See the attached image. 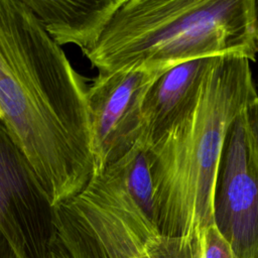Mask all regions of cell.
Here are the masks:
<instances>
[{"instance_id": "obj_1", "label": "cell", "mask_w": 258, "mask_h": 258, "mask_svg": "<svg viewBox=\"0 0 258 258\" xmlns=\"http://www.w3.org/2000/svg\"><path fill=\"white\" fill-rule=\"evenodd\" d=\"M88 88L25 0H0V123L52 207L95 174Z\"/></svg>"}, {"instance_id": "obj_2", "label": "cell", "mask_w": 258, "mask_h": 258, "mask_svg": "<svg viewBox=\"0 0 258 258\" xmlns=\"http://www.w3.org/2000/svg\"><path fill=\"white\" fill-rule=\"evenodd\" d=\"M250 61L217 56L191 109L146 146L161 235L190 238L214 225V185L225 135L258 97Z\"/></svg>"}, {"instance_id": "obj_3", "label": "cell", "mask_w": 258, "mask_h": 258, "mask_svg": "<svg viewBox=\"0 0 258 258\" xmlns=\"http://www.w3.org/2000/svg\"><path fill=\"white\" fill-rule=\"evenodd\" d=\"M252 0H124L86 55L98 73L168 71L204 57L256 59Z\"/></svg>"}, {"instance_id": "obj_4", "label": "cell", "mask_w": 258, "mask_h": 258, "mask_svg": "<svg viewBox=\"0 0 258 258\" xmlns=\"http://www.w3.org/2000/svg\"><path fill=\"white\" fill-rule=\"evenodd\" d=\"M51 249L64 258H162L164 236L129 195L117 163L53 207Z\"/></svg>"}, {"instance_id": "obj_5", "label": "cell", "mask_w": 258, "mask_h": 258, "mask_svg": "<svg viewBox=\"0 0 258 258\" xmlns=\"http://www.w3.org/2000/svg\"><path fill=\"white\" fill-rule=\"evenodd\" d=\"M213 211L215 226L237 258H258V152L243 111L225 135Z\"/></svg>"}, {"instance_id": "obj_6", "label": "cell", "mask_w": 258, "mask_h": 258, "mask_svg": "<svg viewBox=\"0 0 258 258\" xmlns=\"http://www.w3.org/2000/svg\"><path fill=\"white\" fill-rule=\"evenodd\" d=\"M165 72L139 67L98 73L88 88L95 173L117 162L139 142L146 94Z\"/></svg>"}, {"instance_id": "obj_7", "label": "cell", "mask_w": 258, "mask_h": 258, "mask_svg": "<svg viewBox=\"0 0 258 258\" xmlns=\"http://www.w3.org/2000/svg\"><path fill=\"white\" fill-rule=\"evenodd\" d=\"M0 232L17 258H50L53 207L1 123Z\"/></svg>"}, {"instance_id": "obj_8", "label": "cell", "mask_w": 258, "mask_h": 258, "mask_svg": "<svg viewBox=\"0 0 258 258\" xmlns=\"http://www.w3.org/2000/svg\"><path fill=\"white\" fill-rule=\"evenodd\" d=\"M216 57L180 63L155 80L145 97L139 142L149 146L191 109Z\"/></svg>"}, {"instance_id": "obj_9", "label": "cell", "mask_w": 258, "mask_h": 258, "mask_svg": "<svg viewBox=\"0 0 258 258\" xmlns=\"http://www.w3.org/2000/svg\"><path fill=\"white\" fill-rule=\"evenodd\" d=\"M59 45L75 44L87 55L99 42L124 0H25Z\"/></svg>"}, {"instance_id": "obj_10", "label": "cell", "mask_w": 258, "mask_h": 258, "mask_svg": "<svg viewBox=\"0 0 258 258\" xmlns=\"http://www.w3.org/2000/svg\"><path fill=\"white\" fill-rule=\"evenodd\" d=\"M115 163L121 170L125 186L131 198L155 223L154 183L147 147L141 142H137Z\"/></svg>"}, {"instance_id": "obj_11", "label": "cell", "mask_w": 258, "mask_h": 258, "mask_svg": "<svg viewBox=\"0 0 258 258\" xmlns=\"http://www.w3.org/2000/svg\"><path fill=\"white\" fill-rule=\"evenodd\" d=\"M165 237L164 258H237L215 224L190 238Z\"/></svg>"}, {"instance_id": "obj_12", "label": "cell", "mask_w": 258, "mask_h": 258, "mask_svg": "<svg viewBox=\"0 0 258 258\" xmlns=\"http://www.w3.org/2000/svg\"><path fill=\"white\" fill-rule=\"evenodd\" d=\"M243 115L253 145L258 152V97L245 107Z\"/></svg>"}, {"instance_id": "obj_13", "label": "cell", "mask_w": 258, "mask_h": 258, "mask_svg": "<svg viewBox=\"0 0 258 258\" xmlns=\"http://www.w3.org/2000/svg\"><path fill=\"white\" fill-rule=\"evenodd\" d=\"M251 24L255 46L258 50V0H252L251 6Z\"/></svg>"}, {"instance_id": "obj_14", "label": "cell", "mask_w": 258, "mask_h": 258, "mask_svg": "<svg viewBox=\"0 0 258 258\" xmlns=\"http://www.w3.org/2000/svg\"><path fill=\"white\" fill-rule=\"evenodd\" d=\"M0 258H17L9 242L0 232Z\"/></svg>"}, {"instance_id": "obj_15", "label": "cell", "mask_w": 258, "mask_h": 258, "mask_svg": "<svg viewBox=\"0 0 258 258\" xmlns=\"http://www.w3.org/2000/svg\"><path fill=\"white\" fill-rule=\"evenodd\" d=\"M50 258H64L63 256H61L57 251H55L54 249H50Z\"/></svg>"}]
</instances>
